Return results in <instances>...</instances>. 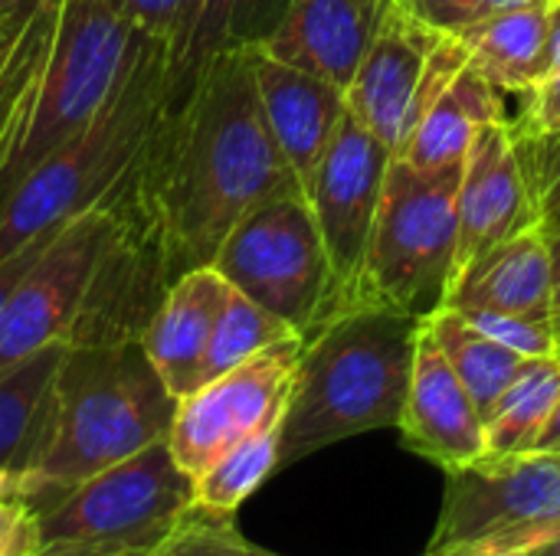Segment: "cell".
<instances>
[{"label":"cell","mask_w":560,"mask_h":556,"mask_svg":"<svg viewBox=\"0 0 560 556\" xmlns=\"http://www.w3.org/2000/svg\"><path fill=\"white\" fill-rule=\"evenodd\" d=\"M210 265L302 338L328 315L331 269L312 206L299 190L249 210L230 229Z\"/></svg>","instance_id":"obj_9"},{"label":"cell","mask_w":560,"mask_h":556,"mask_svg":"<svg viewBox=\"0 0 560 556\" xmlns=\"http://www.w3.org/2000/svg\"><path fill=\"white\" fill-rule=\"evenodd\" d=\"M440 29L423 23L404 0H390L384 20L345 88L348 111L394 154L404 144L407 115Z\"/></svg>","instance_id":"obj_15"},{"label":"cell","mask_w":560,"mask_h":556,"mask_svg":"<svg viewBox=\"0 0 560 556\" xmlns=\"http://www.w3.org/2000/svg\"><path fill=\"white\" fill-rule=\"evenodd\" d=\"M443 308H492L551 324V249L548 233L532 226L469 262Z\"/></svg>","instance_id":"obj_20"},{"label":"cell","mask_w":560,"mask_h":556,"mask_svg":"<svg viewBox=\"0 0 560 556\" xmlns=\"http://www.w3.org/2000/svg\"><path fill=\"white\" fill-rule=\"evenodd\" d=\"M459 180L463 164L420 170L394 154L364 265L345 308L384 305L423 321L446 305L459 239Z\"/></svg>","instance_id":"obj_5"},{"label":"cell","mask_w":560,"mask_h":556,"mask_svg":"<svg viewBox=\"0 0 560 556\" xmlns=\"http://www.w3.org/2000/svg\"><path fill=\"white\" fill-rule=\"evenodd\" d=\"M138 170L180 275L210 265L249 210L299 190L269 134L249 43L213 56L194 85L171 102Z\"/></svg>","instance_id":"obj_1"},{"label":"cell","mask_w":560,"mask_h":556,"mask_svg":"<svg viewBox=\"0 0 560 556\" xmlns=\"http://www.w3.org/2000/svg\"><path fill=\"white\" fill-rule=\"evenodd\" d=\"M151 556H269L253 547L240 528L236 514L210 511L200 505H190L187 514L177 521V528L167 534V541Z\"/></svg>","instance_id":"obj_30"},{"label":"cell","mask_w":560,"mask_h":556,"mask_svg":"<svg viewBox=\"0 0 560 556\" xmlns=\"http://www.w3.org/2000/svg\"><path fill=\"white\" fill-rule=\"evenodd\" d=\"M249 62H253V79H256L269 134L292 180L305 193L348 108L345 92L312 72H302L289 62L272 59L256 43H249Z\"/></svg>","instance_id":"obj_18"},{"label":"cell","mask_w":560,"mask_h":556,"mask_svg":"<svg viewBox=\"0 0 560 556\" xmlns=\"http://www.w3.org/2000/svg\"><path fill=\"white\" fill-rule=\"evenodd\" d=\"M36 7V0L30 3V7H23V10H16V13H0V52L10 46V39L16 36V29L23 26V20H26V13Z\"/></svg>","instance_id":"obj_41"},{"label":"cell","mask_w":560,"mask_h":556,"mask_svg":"<svg viewBox=\"0 0 560 556\" xmlns=\"http://www.w3.org/2000/svg\"><path fill=\"white\" fill-rule=\"evenodd\" d=\"M171 102L167 46L135 33L112 98L79 134L33 167L0 210V262L36 236L102 206L144 161Z\"/></svg>","instance_id":"obj_4"},{"label":"cell","mask_w":560,"mask_h":556,"mask_svg":"<svg viewBox=\"0 0 560 556\" xmlns=\"http://www.w3.org/2000/svg\"><path fill=\"white\" fill-rule=\"evenodd\" d=\"M548 249H551V338H555V354L560 357V229L548 233Z\"/></svg>","instance_id":"obj_38"},{"label":"cell","mask_w":560,"mask_h":556,"mask_svg":"<svg viewBox=\"0 0 560 556\" xmlns=\"http://www.w3.org/2000/svg\"><path fill=\"white\" fill-rule=\"evenodd\" d=\"M52 23H56V0H36L20 33L13 36L3 72H0V184L10 164L16 161L20 144L30 128L36 79L49 49Z\"/></svg>","instance_id":"obj_26"},{"label":"cell","mask_w":560,"mask_h":556,"mask_svg":"<svg viewBox=\"0 0 560 556\" xmlns=\"http://www.w3.org/2000/svg\"><path fill=\"white\" fill-rule=\"evenodd\" d=\"M423 328L430 331V338L436 341V347L443 351L453 374L463 380V387L469 390L472 403L479 406V413L486 419L489 410L495 406V400L505 393V387L515 380V374L522 370V364L528 357L509 351L505 344H499L489 334H482L479 328H472L456 308L433 311L430 318H423Z\"/></svg>","instance_id":"obj_25"},{"label":"cell","mask_w":560,"mask_h":556,"mask_svg":"<svg viewBox=\"0 0 560 556\" xmlns=\"http://www.w3.org/2000/svg\"><path fill=\"white\" fill-rule=\"evenodd\" d=\"M39 551V514L13 498L0 501V556H36Z\"/></svg>","instance_id":"obj_34"},{"label":"cell","mask_w":560,"mask_h":556,"mask_svg":"<svg viewBox=\"0 0 560 556\" xmlns=\"http://www.w3.org/2000/svg\"><path fill=\"white\" fill-rule=\"evenodd\" d=\"M302 347V334L282 338L177 400L167 449L190 478H197L243 436L285 410Z\"/></svg>","instance_id":"obj_11"},{"label":"cell","mask_w":560,"mask_h":556,"mask_svg":"<svg viewBox=\"0 0 560 556\" xmlns=\"http://www.w3.org/2000/svg\"><path fill=\"white\" fill-rule=\"evenodd\" d=\"M558 3H560V0H558Z\"/></svg>","instance_id":"obj_47"},{"label":"cell","mask_w":560,"mask_h":556,"mask_svg":"<svg viewBox=\"0 0 560 556\" xmlns=\"http://www.w3.org/2000/svg\"><path fill=\"white\" fill-rule=\"evenodd\" d=\"M515 131L560 134V69L541 75V82L532 88V105L525 111V121Z\"/></svg>","instance_id":"obj_35"},{"label":"cell","mask_w":560,"mask_h":556,"mask_svg":"<svg viewBox=\"0 0 560 556\" xmlns=\"http://www.w3.org/2000/svg\"><path fill=\"white\" fill-rule=\"evenodd\" d=\"M262 3L269 0H194L190 13L167 46V75H171V98L177 102L203 66L220 56L223 49L246 46L259 39V16Z\"/></svg>","instance_id":"obj_24"},{"label":"cell","mask_w":560,"mask_h":556,"mask_svg":"<svg viewBox=\"0 0 560 556\" xmlns=\"http://www.w3.org/2000/svg\"><path fill=\"white\" fill-rule=\"evenodd\" d=\"M397 429L410 452L440 465L443 472L476 465L489 456L486 419L463 380L453 374L436 341L430 338V331L423 328V321L417 334L410 390Z\"/></svg>","instance_id":"obj_16"},{"label":"cell","mask_w":560,"mask_h":556,"mask_svg":"<svg viewBox=\"0 0 560 556\" xmlns=\"http://www.w3.org/2000/svg\"><path fill=\"white\" fill-rule=\"evenodd\" d=\"M16 33H20V29H16ZM10 43H13V39H10ZM7 52H10V46H7V49L0 52V72H3V62H7Z\"/></svg>","instance_id":"obj_46"},{"label":"cell","mask_w":560,"mask_h":556,"mask_svg":"<svg viewBox=\"0 0 560 556\" xmlns=\"http://www.w3.org/2000/svg\"><path fill=\"white\" fill-rule=\"evenodd\" d=\"M560 397V357H528L486 416L489 456L532 452ZM486 456V459H489Z\"/></svg>","instance_id":"obj_27"},{"label":"cell","mask_w":560,"mask_h":556,"mask_svg":"<svg viewBox=\"0 0 560 556\" xmlns=\"http://www.w3.org/2000/svg\"><path fill=\"white\" fill-rule=\"evenodd\" d=\"M138 167L102 203L108 210V229L66 344L141 341V331L180 275L161 213L148 197Z\"/></svg>","instance_id":"obj_10"},{"label":"cell","mask_w":560,"mask_h":556,"mask_svg":"<svg viewBox=\"0 0 560 556\" xmlns=\"http://www.w3.org/2000/svg\"><path fill=\"white\" fill-rule=\"evenodd\" d=\"M390 161L394 151L345 108L305 190L331 269L328 315L345 308L358 285Z\"/></svg>","instance_id":"obj_12"},{"label":"cell","mask_w":560,"mask_h":556,"mask_svg":"<svg viewBox=\"0 0 560 556\" xmlns=\"http://www.w3.org/2000/svg\"><path fill=\"white\" fill-rule=\"evenodd\" d=\"M292 334L295 331L282 318H276L272 311H266L262 305H256L253 298H246L243 292H236L230 285L223 311H220L213 338H210V347H207V357H203V367H200V383L240 367L243 360L256 357L269 344L292 338Z\"/></svg>","instance_id":"obj_29"},{"label":"cell","mask_w":560,"mask_h":556,"mask_svg":"<svg viewBox=\"0 0 560 556\" xmlns=\"http://www.w3.org/2000/svg\"><path fill=\"white\" fill-rule=\"evenodd\" d=\"M62 354L66 344H49L0 374V469L20 482L43 459Z\"/></svg>","instance_id":"obj_23"},{"label":"cell","mask_w":560,"mask_h":556,"mask_svg":"<svg viewBox=\"0 0 560 556\" xmlns=\"http://www.w3.org/2000/svg\"><path fill=\"white\" fill-rule=\"evenodd\" d=\"M420 318L351 305L305 334L279 433V469L335 442L397 429L417 354Z\"/></svg>","instance_id":"obj_2"},{"label":"cell","mask_w":560,"mask_h":556,"mask_svg":"<svg viewBox=\"0 0 560 556\" xmlns=\"http://www.w3.org/2000/svg\"><path fill=\"white\" fill-rule=\"evenodd\" d=\"M387 3L390 0H289L276 26L256 46L345 92L384 20Z\"/></svg>","instance_id":"obj_17"},{"label":"cell","mask_w":560,"mask_h":556,"mask_svg":"<svg viewBox=\"0 0 560 556\" xmlns=\"http://www.w3.org/2000/svg\"><path fill=\"white\" fill-rule=\"evenodd\" d=\"M515 147L535 197V210L545 233L560 229V134H528L515 131Z\"/></svg>","instance_id":"obj_31"},{"label":"cell","mask_w":560,"mask_h":556,"mask_svg":"<svg viewBox=\"0 0 560 556\" xmlns=\"http://www.w3.org/2000/svg\"><path fill=\"white\" fill-rule=\"evenodd\" d=\"M560 69V3L551 0V23H548V72ZM545 72V75H548Z\"/></svg>","instance_id":"obj_40"},{"label":"cell","mask_w":560,"mask_h":556,"mask_svg":"<svg viewBox=\"0 0 560 556\" xmlns=\"http://www.w3.org/2000/svg\"><path fill=\"white\" fill-rule=\"evenodd\" d=\"M525 556H560V531L551 537V541H545L541 547H535V551H528Z\"/></svg>","instance_id":"obj_44"},{"label":"cell","mask_w":560,"mask_h":556,"mask_svg":"<svg viewBox=\"0 0 560 556\" xmlns=\"http://www.w3.org/2000/svg\"><path fill=\"white\" fill-rule=\"evenodd\" d=\"M472 328H479L482 334H489L492 341L505 344L509 351L522 354V357H548L555 354V338H551V324L548 321H532L522 315H509V311H492V308H456Z\"/></svg>","instance_id":"obj_32"},{"label":"cell","mask_w":560,"mask_h":556,"mask_svg":"<svg viewBox=\"0 0 560 556\" xmlns=\"http://www.w3.org/2000/svg\"><path fill=\"white\" fill-rule=\"evenodd\" d=\"M177 400L151 367L141 341L66 344L52 416L39 465L20 482V501L33 511L62 492L167 439Z\"/></svg>","instance_id":"obj_3"},{"label":"cell","mask_w":560,"mask_h":556,"mask_svg":"<svg viewBox=\"0 0 560 556\" xmlns=\"http://www.w3.org/2000/svg\"><path fill=\"white\" fill-rule=\"evenodd\" d=\"M194 505V478L167 439L39 508L36 556H151Z\"/></svg>","instance_id":"obj_6"},{"label":"cell","mask_w":560,"mask_h":556,"mask_svg":"<svg viewBox=\"0 0 560 556\" xmlns=\"http://www.w3.org/2000/svg\"><path fill=\"white\" fill-rule=\"evenodd\" d=\"M535 449H560V397L558 403H555V413H551L548 426L541 429V436H538V442H535ZM535 449H532V452H535Z\"/></svg>","instance_id":"obj_42"},{"label":"cell","mask_w":560,"mask_h":556,"mask_svg":"<svg viewBox=\"0 0 560 556\" xmlns=\"http://www.w3.org/2000/svg\"><path fill=\"white\" fill-rule=\"evenodd\" d=\"M548 23L551 0H525L450 33L499 92H532L548 72Z\"/></svg>","instance_id":"obj_22"},{"label":"cell","mask_w":560,"mask_h":556,"mask_svg":"<svg viewBox=\"0 0 560 556\" xmlns=\"http://www.w3.org/2000/svg\"><path fill=\"white\" fill-rule=\"evenodd\" d=\"M230 282L213 265H197L177 275L141 331V351L164 380L174 400H184L200 387V367L223 311Z\"/></svg>","instance_id":"obj_19"},{"label":"cell","mask_w":560,"mask_h":556,"mask_svg":"<svg viewBox=\"0 0 560 556\" xmlns=\"http://www.w3.org/2000/svg\"><path fill=\"white\" fill-rule=\"evenodd\" d=\"M105 229L108 210L92 206L72 216L39 252L0 308V374L49 344L69 341Z\"/></svg>","instance_id":"obj_13"},{"label":"cell","mask_w":560,"mask_h":556,"mask_svg":"<svg viewBox=\"0 0 560 556\" xmlns=\"http://www.w3.org/2000/svg\"><path fill=\"white\" fill-rule=\"evenodd\" d=\"M131 39L135 29L121 16L118 0H56V23L36 79L30 128L0 184V210L33 167L79 134L112 98L128 66Z\"/></svg>","instance_id":"obj_7"},{"label":"cell","mask_w":560,"mask_h":556,"mask_svg":"<svg viewBox=\"0 0 560 556\" xmlns=\"http://www.w3.org/2000/svg\"><path fill=\"white\" fill-rule=\"evenodd\" d=\"M33 0H0V13H16L23 7H30Z\"/></svg>","instance_id":"obj_45"},{"label":"cell","mask_w":560,"mask_h":556,"mask_svg":"<svg viewBox=\"0 0 560 556\" xmlns=\"http://www.w3.org/2000/svg\"><path fill=\"white\" fill-rule=\"evenodd\" d=\"M285 413V410H282ZM282 413L266 419L259 429L243 436L233 449H226L210 469H203L194 478V505L236 514L262 482L279 472V433H282Z\"/></svg>","instance_id":"obj_28"},{"label":"cell","mask_w":560,"mask_h":556,"mask_svg":"<svg viewBox=\"0 0 560 556\" xmlns=\"http://www.w3.org/2000/svg\"><path fill=\"white\" fill-rule=\"evenodd\" d=\"M499 118H505L502 92L472 62H466L417 118L397 157L420 170L463 164L476 134Z\"/></svg>","instance_id":"obj_21"},{"label":"cell","mask_w":560,"mask_h":556,"mask_svg":"<svg viewBox=\"0 0 560 556\" xmlns=\"http://www.w3.org/2000/svg\"><path fill=\"white\" fill-rule=\"evenodd\" d=\"M423 23L433 29H459L463 26V0H404Z\"/></svg>","instance_id":"obj_37"},{"label":"cell","mask_w":560,"mask_h":556,"mask_svg":"<svg viewBox=\"0 0 560 556\" xmlns=\"http://www.w3.org/2000/svg\"><path fill=\"white\" fill-rule=\"evenodd\" d=\"M13 498H20V478L0 469V501H13Z\"/></svg>","instance_id":"obj_43"},{"label":"cell","mask_w":560,"mask_h":556,"mask_svg":"<svg viewBox=\"0 0 560 556\" xmlns=\"http://www.w3.org/2000/svg\"><path fill=\"white\" fill-rule=\"evenodd\" d=\"M560 531V449L489 456L446 472L423 556H525Z\"/></svg>","instance_id":"obj_8"},{"label":"cell","mask_w":560,"mask_h":556,"mask_svg":"<svg viewBox=\"0 0 560 556\" xmlns=\"http://www.w3.org/2000/svg\"><path fill=\"white\" fill-rule=\"evenodd\" d=\"M190 3L194 0H118V10L135 33L171 46L190 13Z\"/></svg>","instance_id":"obj_33"},{"label":"cell","mask_w":560,"mask_h":556,"mask_svg":"<svg viewBox=\"0 0 560 556\" xmlns=\"http://www.w3.org/2000/svg\"><path fill=\"white\" fill-rule=\"evenodd\" d=\"M62 229V226H59ZM59 229H49V233H43V236H36L30 246H23L20 252H13V256H7L3 262H0V308L7 305V298L13 295V288L23 282V275L33 269V262L39 259V252L49 246V239L59 233Z\"/></svg>","instance_id":"obj_36"},{"label":"cell","mask_w":560,"mask_h":556,"mask_svg":"<svg viewBox=\"0 0 560 556\" xmlns=\"http://www.w3.org/2000/svg\"><path fill=\"white\" fill-rule=\"evenodd\" d=\"M456 210H459V239H456L453 282L469 262H476L492 246L532 226H541L509 118L486 125L469 144V154L463 161Z\"/></svg>","instance_id":"obj_14"},{"label":"cell","mask_w":560,"mask_h":556,"mask_svg":"<svg viewBox=\"0 0 560 556\" xmlns=\"http://www.w3.org/2000/svg\"><path fill=\"white\" fill-rule=\"evenodd\" d=\"M518 3H525V0H463V26L482 20V16H492L499 10H512Z\"/></svg>","instance_id":"obj_39"}]
</instances>
